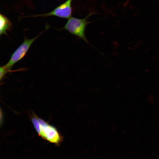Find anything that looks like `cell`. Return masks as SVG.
Listing matches in <instances>:
<instances>
[{"label": "cell", "instance_id": "6da1fadb", "mask_svg": "<svg viewBox=\"0 0 159 159\" xmlns=\"http://www.w3.org/2000/svg\"><path fill=\"white\" fill-rule=\"evenodd\" d=\"M94 13H90L82 19L71 17L68 19L66 23L61 30H66L70 34L82 40L92 46L86 38L85 31L87 25L91 22L88 21L87 19Z\"/></svg>", "mask_w": 159, "mask_h": 159}, {"label": "cell", "instance_id": "7a4b0ae2", "mask_svg": "<svg viewBox=\"0 0 159 159\" xmlns=\"http://www.w3.org/2000/svg\"><path fill=\"white\" fill-rule=\"evenodd\" d=\"M40 125L38 135L43 139L53 143L59 144L62 138L56 128L42 119L38 117Z\"/></svg>", "mask_w": 159, "mask_h": 159}, {"label": "cell", "instance_id": "3957f363", "mask_svg": "<svg viewBox=\"0 0 159 159\" xmlns=\"http://www.w3.org/2000/svg\"><path fill=\"white\" fill-rule=\"evenodd\" d=\"M42 32L33 38H25L21 44L13 53L10 59L4 66L7 69L11 70L13 66L25 56L32 43Z\"/></svg>", "mask_w": 159, "mask_h": 159}, {"label": "cell", "instance_id": "277c9868", "mask_svg": "<svg viewBox=\"0 0 159 159\" xmlns=\"http://www.w3.org/2000/svg\"><path fill=\"white\" fill-rule=\"evenodd\" d=\"M72 0H67L50 12L44 14L34 15L31 16L46 17L55 16L68 19L72 17Z\"/></svg>", "mask_w": 159, "mask_h": 159}, {"label": "cell", "instance_id": "5b68a950", "mask_svg": "<svg viewBox=\"0 0 159 159\" xmlns=\"http://www.w3.org/2000/svg\"><path fill=\"white\" fill-rule=\"evenodd\" d=\"M12 27V24L9 19L1 14H0V35H7V31L10 30Z\"/></svg>", "mask_w": 159, "mask_h": 159}, {"label": "cell", "instance_id": "8992f818", "mask_svg": "<svg viewBox=\"0 0 159 159\" xmlns=\"http://www.w3.org/2000/svg\"><path fill=\"white\" fill-rule=\"evenodd\" d=\"M21 71V69L12 70L7 69L4 65L0 67V80L1 81L7 73L10 72Z\"/></svg>", "mask_w": 159, "mask_h": 159}, {"label": "cell", "instance_id": "52a82bcc", "mask_svg": "<svg viewBox=\"0 0 159 159\" xmlns=\"http://www.w3.org/2000/svg\"><path fill=\"white\" fill-rule=\"evenodd\" d=\"M31 121L36 131L38 134L40 132V125L38 120V117L35 115L32 117Z\"/></svg>", "mask_w": 159, "mask_h": 159}]
</instances>
